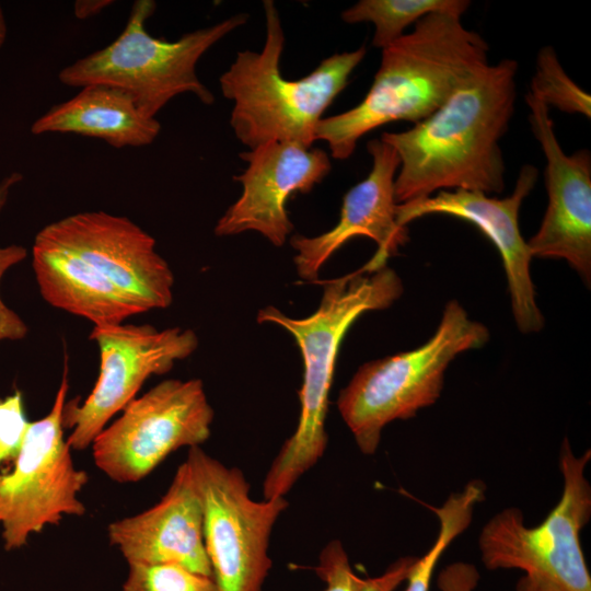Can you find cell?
Wrapping results in <instances>:
<instances>
[{
  "instance_id": "6da1fadb",
  "label": "cell",
  "mask_w": 591,
  "mask_h": 591,
  "mask_svg": "<svg viewBox=\"0 0 591 591\" xmlns=\"http://www.w3.org/2000/svg\"><path fill=\"white\" fill-rule=\"evenodd\" d=\"M517 60L477 69L430 116L381 141L397 153L395 200L405 204L440 190L499 194L505 188L500 140L517 99Z\"/></svg>"
},
{
  "instance_id": "7a4b0ae2",
  "label": "cell",
  "mask_w": 591,
  "mask_h": 591,
  "mask_svg": "<svg viewBox=\"0 0 591 591\" xmlns=\"http://www.w3.org/2000/svg\"><path fill=\"white\" fill-rule=\"evenodd\" d=\"M461 15L432 12L382 49L371 88L355 107L322 118L315 140L334 159H348L368 132L393 121L414 125L434 113L477 69L489 63V46Z\"/></svg>"
},
{
  "instance_id": "3957f363",
  "label": "cell",
  "mask_w": 591,
  "mask_h": 591,
  "mask_svg": "<svg viewBox=\"0 0 591 591\" xmlns=\"http://www.w3.org/2000/svg\"><path fill=\"white\" fill-rule=\"evenodd\" d=\"M315 282L323 287V293L317 310L310 316L292 318L271 305L257 314L258 323H273L289 332L303 360L298 425L266 473L264 499L286 497L324 455L328 441L325 429L328 395L340 344L359 316L389 308L403 293L401 278L387 266L373 273L360 268Z\"/></svg>"
},
{
  "instance_id": "277c9868",
  "label": "cell",
  "mask_w": 591,
  "mask_h": 591,
  "mask_svg": "<svg viewBox=\"0 0 591 591\" xmlns=\"http://www.w3.org/2000/svg\"><path fill=\"white\" fill-rule=\"evenodd\" d=\"M266 37L262 51H239L220 77L221 92L233 102L230 124L248 149L268 142L312 148L326 108L346 88L367 54L364 46L323 59L308 76L288 80L280 71L285 34L274 1H263Z\"/></svg>"
},
{
  "instance_id": "5b68a950",
  "label": "cell",
  "mask_w": 591,
  "mask_h": 591,
  "mask_svg": "<svg viewBox=\"0 0 591 591\" xmlns=\"http://www.w3.org/2000/svg\"><path fill=\"white\" fill-rule=\"evenodd\" d=\"M488 328L452 300L434 334L416 349L362 364L337 398L338 412L366 455L379 448L382 430L409 419L440 397L444 373L455 357L482 348Z\"/></svg>"
},
{
  "instance_id": "8992f818",
  "label": "cell",
  "mask_w": 591,
  "mask_h": 591,
  "mask_svg": "<svg viewBox=\"0 0 591 591\" xmlns=\"http://www.w3.org/2000/svg\"><path fill=\"white\" fill-rule=\"evenodd\" d=\"M590 459V449L577 456L565 438L559 451L563 493L545 520L530 528L519 508L507 507L482 528V563L488 570L522 571L515 591H591L580 540L591 518V486L584 474Z\"/></svg>"
},
{
  "instance_id": "52a82bcc",
  "label": "cell",
  "mask_w": 591,
  "mask_h": 591,
  "mask_svg": "<svg viewBox=\"0 0 591 591\" xmlns=\"http://www.w3.org/2000/svg\"><path fill=\"white\" fill-rule=\"evenodd\" d=\"M155 7L152 0L136 1L119 36L62 68L60 82L76 88L106 84L121 89L153 118L173 97L184 93L212 104V93L197 76V62L221 38L245 24L248 15L239 13L170 42L151 36L146 28Z\"/></svg>"
},
{
  "instance_id": "ba28073f",
  "label": "cell",
  "mask_w": 591,
  "mask_h": 591,
  "mask_svg": "<svg viewBox=\"0 0 591 591\" xmlns=\"http://www.w3.org/2000/svg\"><path fill=\"white\" fill-rule=\"evenodd\" d=\"M186 462L202 506L205 549L218 591H263L271 568V531L287 509L286 497L255 500L237 467H230L200 447Z\"/></svg>"
},
{
  "instance_id": "9c48e42d",
  "label": "cell",
  "mask_w": 591,
  "mask_h": 591,
  "mask_svg": "<svg viewBox=\"0 0 591 591\" xmlns=\"http://www.w3.org/2000/svg\"><path fill=\"white\" fill-rule=\"evenodd\" d=\"M68 387L65 366L49 413L28 424L13 470L0 474V526L7 551L23 547L31 535L59 524L63 515L85 513L79 496L88 475L74 466L63 437Z\"/></svg>"
},
{
  "instance_id": "30bf717a",
  "label": "cell",
  "mask_w": 591,
  "mask_h": 591,
  "mask_svg": "<svg viewBox=\"0 0 591 591\" xmlns=\"http://www.w3.org/2000/svg\"><path fill=\"white\" fill-rule=\"evenodd\" d=\"M213 415L201 380H164L96 436L94 463L114 482H139L179 448L204 443Z\"/></svg>"
},
{
  "instance_id": "8fae6325",
  "label": "cell",
  "mask_w": 591,
  "mask_h": 591,
  "mask_svg": "<svg viewBox=\"0 0 591 591\" xmlns=\"http://www.w3.org/2000/svg\"><path fill=\"white\" fill-rule=\"evenodd\" d=\"M90 339L100 351L96 382L81 405L78 401L66 402L62 413L63 428L71 430L67 442L78 451L92 444L150 376L165 374L198 347L193 329L160 331L149 324L93 326Z\"/></svg>"
},
{
  "instance_id": "7c38bea8",
  "label": "cell",
  "mask_w": 591,
  "mask_h": 591,
  "mask_svg": "<svg viewBox=\"0 0 591 591\" xmlns=\"http://www.w3.org/2000/svg\"><path fill=\"white\" fill-rule=\"evenodd\" d=\"M38 234L76 253L147 312L173 301L174 275L155 240L124 216L85 211L45 225Z\"/></svg>"
},
{
  "instance_id": "4fadbf2b",
  "label": "cell",
  "mask_w": 591,
  "mask_h": 591,
  "mask_svg": "<svg viewBox=\"0 0 591 591\" xmlns=\"http://www.w3.org/2000/svg\"><path fill=\"white\" fill-rule=\"evenodd\" d=\"M538 177V170L524 164L512 193L505 198L491 197L477 190H440L434 196L397 204V223L406 227L410 221L428 215H447L463 219L477 227L498 250L508 282L512 314L523 334L536 333L544 327V316L537 306L530 264L532 253L522 237L519 210Z\"/></svg>"
},
{
  "instance_id": "5bb4252c",
  "label": "cell",
  "mask_w": 591,
  "mask_h": 591,
  "mask_svg": "<svg viewBox=\"0 0 591 591\" xmlns=\"http://www.w3.org/2000/svg\"><path fill=\"white\" fill-rule=\"evenodd\" d=\"M525 102L534 137L544 153L548 204L537 232L528 241L534 257L565 259L583 282L591 281V154H567L559 144L549 108L532 93Z\"/></svg>"
},
{
  "instance_id": "9a60e30c",
  "label": "cell",
  "mask_w": 591,
  "mask_h": 591,
  "mask_svg": "<svg viewBox=\"0 0 591 591\" xmlns=\"http://www.w3.org/2000/svg\"><path fill=\"white\" fill-rule=\"evenodd\" d=\"M247 163L240 175L242 194L218 220V236L255 231L275 246L285 244L293 230L287 201L296 193L305 194L331 172L328 154L318 148L291 142H268L241 152Z\"/></svg>"
},
{
  "instance_id": "2e32d148",
  "label": "cell",
  "mask_w": 591,
  "mask_h": 591,
  "mask_svg": "<svg viewBox=\"0 0 591 591\" xmlns=\"http://www.w3.org/2000/svg\"><path fill=\"white\" fill-rule=\"evenodd\" d=\"M372 167L368 176L351 187L343 198L339 220L334 228L316 236L296 234L291 245L297 251L294 264L299 277L315 282L325 262L355 236L376 243V252L362 267L376 271L408 240L407 228L397 223L394 182L399 166L396 151L380 139L368 143Z\"/></svg>"
},
{
  "instance_id": "e0dca14e",
  "label": "cell",
  "mask_w": 591,
  "mask_h": 591,
  "mask_svg": "<svg viewBox=\"0 0 591 591\" xmlns=\"http://www.w3.org/2000/svg\"><path fill=\"white\" fill-rule=\"evenodd\" d=\"M107 534L128 565L171 563L212 578L204 544L202 506L186 461L158 503L112 522Z\"/></svg>"
},
{
  "instance_id": "ac0fdd59",
  "label": "cell",
  "mask_w": 591,
  "mask_h": 591,
  "mask_svg": "<svg viewBox=\"0 0 591 591\" xmlns=\"http://www.w3.org/2000/svg\"><path fill=\"white\" fill-rule=\"evenodd\" d=\"M32 266L38 290L51 306L97 325L121 324L147 311L65 246L36 234Z\"/></svg>"
},
{
  "instance_id": "d6986e66",
  "label": "cell",
  "mask_w": 591,
  "mask_h": 591,
  "mask_svg": "<svg viewBox=\"0 0 591 591\" xmlns=\"http://www.w3.org/2000/svg\"><path fill=\"white\" fill-rule=\"evenodd\" d=\"M160 129L158 119L146 115L129 93L106 84L82 86L31 126L33 135L76 134L102 139L115 148L148 146Z\"/></svg>"
},
{
  "instance_id": "ffe728a7",
  "label": "cell",
  "mask_w": 591,
  "mask_h": 591,
  "mask_svg": "<svg viewBox=\"0 0 591 591\" xmlns=\"http://www.w3.org/2000/svg\"><path fill=\"white\" fill-rule=\"evenodd\" d=\"M468 0H360L341 12L348 24L371 23L374 26L372 45L384 49L397 40L409 25L432 12L463 15Z\"/></svg>"
},
{
  "instance_id": "44dd1931",
  "label": "cell",
  "mask_w": 591,
  "mask_h": 591,
  "mask_svg": "<svg viewBox=\"0 0 591 591\" xmlns=\"http://www.w3.org/2000/svg\"><path fill=\"white\" fill-rule=\"evenodd\" d=\"M485 499L483 488L468 482L452 493L440 507L428 506L439 521L437 538L428 552L415 559L406 578L405 591H429L436 566L448 546L471 524L478 503Z\"/></svg>"
},
{
  "instance_id": "7402d4cb",
  "label": "cell",
  "mask_w": 591,
  "mask_h": 591,
  "mask_svg": "<svg viewBox=\"0 0 591 591\" xmlns=\"http://www.w3.org/2000/svg\"><path fill=\"white\" fill-rule=\"evenodd\" d=\"M415 559L398 558L382 575L362 578L354 571L343 543L333 540L322 549L314 571L325 582L322 591H395L406 581Z\"/></svg>"
},
{
  "instance_id": "603a6c76",
  "label": "cell",
  "mask_w": 591,
  "mask_h": 591,
  "mask_svg": "<svg viewBox=\"0 0 591 591\" xmlns=\"http://www.w3.org/2000/svg\"><path fill=\"white\" fill-rule=\"evenodd\" d=\"M529 92L548 108L552 106L564 113L591 117L590 94L566 73L551 46H544L537 53Z\"/></svg>"
},
{
  "instance_id": "cb8c5ba5",
  "label": "cell",
  "mask_w": 591,
  "mask_h": 591,
  "mask_svg": "<svg viewBox=\"0 0 591 591\" xmlns=\"http://www.w3.org/2000/svg\"><path fill=\"white\" fill-rule=\"evenodd\" d=\"M121 591H218V588L213 578L177 564H129Z\"/></svg>"
},
{
  "instance_id": "d4e9b609",
  "label": "cell",
  "mask_w": 591,
  "mask_h": 591,
  "mask_svg": "<svg viewBox=\"0 0 591 591\" xmlns=\"http://www.w3.org/2000/svg\"><path fill=\"white\" fill-rule=\"evenodd\" d=\"M23 396L15 392L0 401V466L16 460L28 428Z\"/></svg>"
},
{
  "instance_id": "484cf974",
  "label": "cell",
  "mask_w": 591,
  "mask_h": 591,
  "mask_svg": "<svg viewBox=\"0 0 591 591\" xmlns=\"http://www.w3.org/2000/svg\"><path fill=\"white\" fill-rule=\"evenodd\" d=\"M26 256L27 250L22 245H0V281L10 268L23 262ZM27 333L28 327L25 322L0 297V341L21 340Z\"/></svg>"
},
{
  "instance_id": "4316f807",
  "label": "cell",
  "mask_w": 591,
  "mask_h": 591,
  "mask_svg": "<svg viewBox=\"0 0 591 591\" xmlns=\"http://www.w3.org/2000/svg\"><path fill=\"white\" fill-rule=\"evenodd\" d=\"M479 572L468 563L456 561L443 568L438 576L440 591H474Z\"/></svg>"
},
{
  "instance_id": "83f0119b",
  "label": "cell",
  "mask_w": 591,
  "mask_h": 591,
  "mask_svg": "<svg viewBox=\"0 0 591 591\" xmlns=\"http://www.w3.org/2000/svg\"><path fill=\"white\" fill-rule=\"evenodd\" d=\"M113 3L111 0H78L73 4L74 15L80 19H89L101 13Z\"/></svg>"
},
{
  "instance_id": "f1b7e54d",
  "label": "cell",
  "mask_w": 591,
  "mask_h": 591,
  "mask_svg": "<svg viewBox=\"0 0 591 591\" xmlns=\"http://www.w3.org/2000/svg\"><path fill=\"white\" fill-rule=\"evenodd\" d=\"M23 179L19 172H12L0 181V213L4 209L12 188Z\"/></svg>"
},
{
  "instance_id": "f546056e",
  "label": "cell",
  "mask_w": 591,
  "mask_h": 591,
  "mask_svg": "<svg viewBox=\"0 0 591 591\" xmlns=\"http://www.w3.org/2000/svg\"><path fill=\"white\" fill-rule=\"evenodd\" d=\"M7 33H8L7 21H5L2 5L0 4V49L5 42Z\"/></svg>"
}]
</instances>
